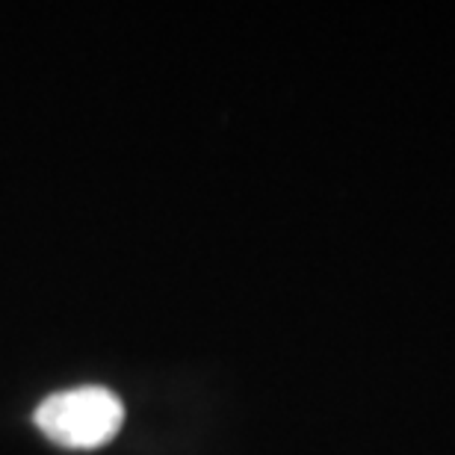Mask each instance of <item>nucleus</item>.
Returning a JSON list of instances; mask_svg holds the SVG:
<instances>
[{
    "label": "nucleus",
    "instance_id": "obj_1",
    "mask_svg": "<svg viewBox=\"0 0 455 455\" xmlns=\"http://www.w3.org/2000/svg\"><path fill=\"white\" fill-rule=\"evenodd\" d=\"M33 420L44 438L60 447L98 450L122 432L124 405L107 387H75L44 399Z\"/></svg>",
    "mask_w": 455,
    "mask_h": 455
}]
</instances>
